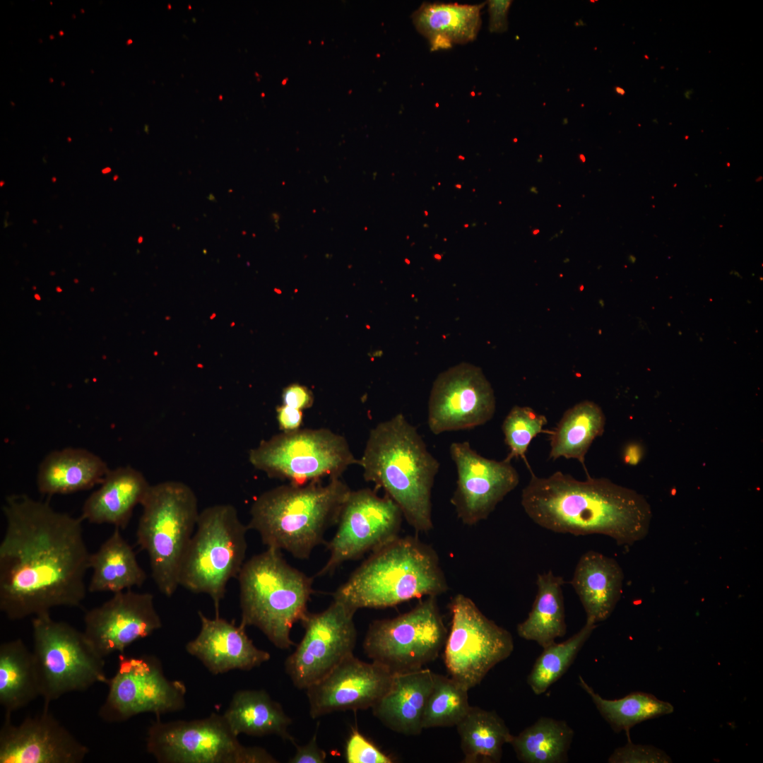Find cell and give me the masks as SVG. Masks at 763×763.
Here are the masks:
<instances>
[{
    "label": "cell",
    "mask_w": 763,
    "mask_h": 763,
    "mask_svg": "<svg viewBox=\"0 0 763 763\" xmlns=\"http://www.w3.org/2000/svg\"><path fill=\"white\" fill-rule=\"evenodd\" d=\"M6 531L0 543V610L11 620L78 607L86 595L90 569L82 519L26 495L3 506Z\"/></svg>",
    "instance_id": "1"
},
{
    "label": "cell",
    "mask_w": 763,
    "mask_h": 763,
    "mask_svg": "<svg viewBox=\"0 0 763 763\" xmlns=\"http://www.w3.org/2000/svg\"><path fill=\"white\" fill-rule=\"evenodd\" d=\"M531 478L521 504L528 516L547 530L574 536L600 534L631 545L648 534L652 517L646 499L604 478L579 480L557 471Z\"/></svg>",
    "instance_id": "2"
},
{
    "label": "cell",
    "mask_w": 763,
    "mask_h": 763,
    "mask_svg": "<svg viewBox=\"0 0 763 763\" xmlns=\"http://www.w3.org/2000/svg\"><path fill=\"white\" fill-rule=\"evenodd\" d=\"M359 465L365 480L385 491L415 531L433 528L431 494L439 463L402 413L371 430Z\"/></svg>",
    "instance_id": "3"
},
{
    "label": "cell",
    "mask_w": 763,
    "mask_h": 763,
    "mask_svg": "<svg viewBox=\"0 0 763 763\" xmlns=\"http://www.w3.org/2000/svg\"><path fill=\"white\" fill-rule=\"evenodd\" d=\"M351 490L341 478L305 485L288 483L261 494L250 509L249 529L259 533L267 548L308 558L337 523Z\"/></svg>",
    "instance_id": "4"
},
{
    "label": "cell",
    "mask_w": 763,
    "mask_h": 763,
    "mask_svg": "<svg viewBox=\"0 0 763 763\" xmlns=\"http://www.w3.org/2000/svg\"><path fill=\"white\" fill-rule=\"evenodd\" d=\"M448 590L438 556L417 538L397 537L372 554L334 593L356 611L384 608Z\"/></svg>",
    "instance_id": "5"
},
{
    "label": "cell",
    "mask_w": 763,
    "mask_h": 763,
    "mask_svg": "<svg viewBox=\"0 0 763 763\" xmlns=\"http://www.w3.org/2000/svg\"><path fill=\"white\" fill-rule=\"evenodd\" d=\"M237 579L240 625L257 627L278 649H290L293 625L308 613L312 578L290 565L280 550L267 548L244 563Z\"/></svg>",
    "instance_id": "6"
},
{
    "label": "cell",
    "mask_w": 763,
    "mask_h": 763,
    "mask_svg": "<svg viewBox=\"0 0 763 763\" xmlns=\"http://www.w3.org/2000/svg\"><path fill=\"white\" fill-rule=\"evenodd\" d=\"M141 506L137 544L148 554L158 590L170 597L179 586L182 562L199 515L198 499L188 485L168 480L151 485Z\"/></svg>",
    "instance_id": "7"
},
{
    "label": "cell",
    "mask_w": 763,
    "mask_h": 763,
    "mask_svg": "<svg viewBox=\"0 0 763 763\" xmlns=\"http://www.w3.org/2000/svg\"><path fill=\"white\" fill-rule=\"evenodd\" d=\"M247 525L230 504L208 507L199 512L196 530L184 556L179 586L212 599L215 617L232 578H237L244 563Z\"/></svg>",
    "instance_id": "8"
},
{
    "label": "cell",
    "mask_w": 763,
    "mask_h": 763,
    "mask_svg": "<svg viewBox=\"0 0 763 763\" xmlns=\"http://www.w3.org/2000/svg\"><path fill=\"white\" fill-rule=\"evenodd\" d=\"M32 628V653L44 706L65 694L108 683L105 658L83 632L53 620L49 613L34 616Z\"/></svg>",
    "instance_id": "9"
},
{
    "label": "cell",
    "mask_w": 763,
    "mask_h": 763,
    "mask_svg": "<svg viewBox=\"0 0 763 763\" xmlns=\"http://www.w3.org/2000/svg\"><path fill=\"white\" fill-rule=\"evenodd\" d=\"M249 461L268 477L295 485L341 478L359 465L345 437L326 428L281 432L252 449Z\"/></svg>",
    "instance_id": "10"
},
{
    "label": "cell",
    "mask_w": 763,
    "mask_h": 763,
    "mask_svg": "<svg viewBox=\"0 0 763 763\" xmlns=\"http://www.w3.org/2000/svg\"><path fill=\"white\" fill-rule=\"evenodd\" d=\"M146 750L160 763H276L266 750L242 745L223 715L149 726Z\"/></svg>",
    "instance_id": "11"
},
{
    "label": "cell",
    "mask_w": 763,
    "mask_h": 763,
    "mask_svg": "<svg viewBox=\"0 0 763 763\" xmlns=\"http://www.w3.org/2000/svg\"><path fill=\"white\" fill-rule=\"evenodd\" d=\"M447 633L436 596H427L412 610L369 626L366 655L393 673L414 670L437 658Z\"/></svg>",
    "instance_id": "12"
},
{
    "label": "cell",
    "mask_w": 763,
    "mask_h": 763,
    "mask_svg": "<svg viewBox=\"0 0 763 763\" xmlns=\"http://www.w3.org/2000/svg\"><path fill=\"white\" fill-rule=\"evenodd\" d=\"M449 609L451 622L444 646V663L451 678L470 690L511 654L513 637L465 595L453 597Z\"/></svg>",
    "instance_id": "13"
},
{
    "label": "cell",
    "mask_w": 763,
    "mask_h": 763,
    "mask_svg": "<svg viewBox=\"0 0 763 763\" xmlns=\"http://www.w3.org/2000/svg\"><path fill=\"white\" fill-rule=\"evenodd\" d=\"M107 685L108 694L98 711L107 723L123 722L148 712L160 718L185 707L184 683L167 679L153 656L119 653L117 670Z\"/></svg>",
    "instance_id": "14"
},
{
    "label": "cell",
    "mask_w": 763,
    "mask_h": 763,
    "mask_svg": "<svg viewBox=\"0 0 763 763\" xmlns=\"http://www.w3.org/2000/svg\"><path fill=\"white\" fill-rule=\"evenodd\" d=\"M355 612L333 599L326 610L308 613L301 621L303 637L285 662V671L297 688L307 689L353 653L357 641Z\"/></svg>",
    "instance_id": "15"
},
{
    "label": "cell",
    "mask_w": 763,
    "mask_h": 763,
    "mask_svg": "<svg viewBox=\"0 0 763 763\" xmlns=\"http://www.w3.org/2000/svg\"><path fill=\"white\" fill-rule=\"evenodd\" d=\"M403 517L388 495L379 497L369 488L351 490L328 545L329 558L317 576L329 574L344 562L374 552L398 537Z\"/></svg>",
    "instance_id": "16"
},
{
    "label": "cell",
    "mask_w": 763,
    "mask_h": 763,
    "mask_svg": "<svg viewBox=\"0 0 763 763\" xmlns=\"http://www.w3.org/2000/svg\"><path fill=\"white\" fill-rule=\"evenodd\" d=\"M495 408L494 391L482 369L461 362L435 379L428 402V426L436 435L473 428L490 420Z\"/></svg>",
    "instance_id": "17"
},
{
    "label": "cell",
    "mask_w": 763,
    "mask_h": 763,
    "mask_svg": "<svg viewBox=\"0 0 763 763\" xmlns=\"http://www.w3.org/2000/svg\"><path fill=\"white\" fill-rule=\"evenodd\" d=\"M457 471L456 490L451 498L458 518L473 526L486 519L519 483L511 461L489 459L474 451L468 442L450 446Z\"/></svg>",
    "instance_id": "18"
},
{
    "label": "cell",
    "mask_w": 763,
    "mask_h": 763,
    "mask_svg": "<svg viewBox=\"0 0 763 763\" xmlns=\"http://www.w3.org/2000/svg\"><path fill=\"white\" fill-rule=\"evenodd\" d=\"M83 631L102 658L119 652L162 627L153 596L131 589L114 593L101 605L85 613Z\"/></svg>",
    "instance_id": "19"
},
{
    "label": "cell",
    "mask_w": 763,
    "mask_h": 763,
    "mask_svg": "<svg viewBox=\"0 0 763 763\" xmlns=\"http://www.w3.org/2000/svg\"><path fill=\"white\" fill-rule=\"evenodd\" d=\"M5 714L0 730V763H81L89 749L44 706L35 716L13 725Z\"/></svg>",
    "instance_id": "20"
},
{
    "label": "cell",
    "mask_w": 763,
    "mask_h": 763,
    "mask_svg": "<svg viewBox=\"0 0 763 763\" xmlns=\"http://www.w3.org/2000/svg\"><path fill=\"white\" fill-rule=\"evenodd\" d=\"M393 674L377 662L348 656L306 689L310 716L372 709L389 689Z\"/></svg>",
    "instance_id": "21"
},
{
    "label": "cell",
    "mask_w": 763,
    "mask_h": 763,
    "mask_svg": "<svg viewBox=\"0 0 763 763\" xmlns=\"http://www.w3.org/2000/svg\"><path fill=\"white\" fill-rule=\"evenodd\" d=\"M201 629L197 637L185 646L213 675L232 670H250L268 661L271 655L257 648L249 638L245 627L225 619L207 617L198 612Z\"/></svg>",
    "instance_id": "22"
},
{
    "label": "cell",
    "mask_w": 763,
    "mask_h": 763,
    "mask_svg": "<svg viewBox=\"0 0 763 763\" xmlns=\"http://www.w3.org/2000/svg\"><path fill=\"white\" fill-rule=\"evenodd\" d=\"M433 682L434 673L428 668L394 673L389 689L372 708L373 714L396 733L419 735Z\"/></svg>",
    "instance_id": "23"
},
{
    "label": "cell",
    "mask_w": 763,
    "mask_h": 763,
    "mask_svg": "<svg viewBox=\"0 0 763 763\" xmlns=\"http://www.w3.org/2000/svg\"><path fill=\"white\" fill-rule=\"evenodd\" d=\"M150 486L141 472L129 466L110 470L100 487L85 501L81 519L124 529Z\"/></svg>",
    "instance_id": "24"
},
{
    "label": "cell",
    "mask_w": 763,
    "mask_h": 763,
    "mask_svg": "<svg viewBox=\"0 0 763 763\" xmlns=\"http://www.w3.org/2000/svg\"><path fill=\"white\" fill-rule=\"evenodd\" d=\"M623 580V570L614 558L594 550L580 557L571 585L582 604L586 620L597 624L611 615L620 599Z\"/></svg>",
    "instance_id": "25"
},
{
    "label": "cell",
    "mask_w": 763,
    "mask_h": 763,
    "mask_svg": "<svg viewBox=\"0 0 763 763\" xmlns=\"http://www.w3.org/2000/svg\"><path fill=\"white\" fill-rule=\"evenodd\" d=\"M97 454L83 448L67 447L49 453L40 463L36 483L46 495H66L100 485L110 471Z\"/></svg>",
    "instance_id": "26"
},
{
    "label": "cell",
    "mask_w": 763,
    "mask_h": 763,
    "mask_svg": "<svg viewBox=\"0 0 763 763\" xmlns=\"http://www.w3.org/2000/svg\"><path fill=\"white\" fill-rule=\"evenodd\" d=\"M485 4L425 2L413 12L412 20L418 32L428 40L431 50L446 49L476 38Z\"/></svg>",
    "instance_id": "27"
},
{
    "label": "cell",
    "mask_w": 763,
    "mask_h": 763,
    "mask_svg": "<svg viewBox=\"0 0 763 763\" xmlns=\"http://www.w3.org/2000/svg\"><path fill=\"white\" fill-rule=\"evenodd\" d=\"M93 573L88 587L91 593H113L141 586L147 575L139 565L132 547L115 527L111 536L90 555Z\"/></svg>",
    "instance_id": "28"
},
{
    "label": "cell",
    "mask_w": 763,
    "mask_h": 763,
    "mask_svg": "<svg viewBox=\"0 0 763 763\" xmlns=\"http://www.w3.org/2000/svg\"><path fill=\"white\" fill-rule=\"evenodd\" d=\"M223 715L237 736L242 733L252 736L276 735L291 743L294 740L288 732L291 718L265 690L237 691Z\"/></svg>",
    "instance_id": "29"
},
{
    "label": "cell",
    "mask_w": 763,
    "mask_h": 763,
    "mask_svg": "<svg viewBox=\"0 0 763 763\" xmlns=\"http://www.w3.org/2000/svg\"><path fill=\"white\" fill-rule=\"evenodd\" d=\"M563 578L552 571L538 574L537 593L528 617L516 627L518 635L543 649L567 632Z\"/></svg>",
    "instance_id": "30"
},
{
    "label": "cell",
    "mask_w": 763,
    "mask_h": 763,
    "mask_svg": "<svg viewBox=\"0 0 763 763\" xmlns=\"http://www.w3.org/2000/svg\"><path fill=\"white\" fill-rule=\"evenodd\" d=\"M605 417L601 407L591 401H584L569 408L551 431L549 458L574 459L583 466L588 475L585 457L593 440L602 435Z\"/></svg>",
    "instance_id": "31"
},
{
    "label": "cell",
    "mask_w": 763,
    "mask_h": 763,
    "mask_svg": "<svg viewBox=\"0 0 763 763\" xmlns=\"http://www.w3.org/2000/svg\"><path fill=\"white\" fill-rule=\"evenodd\" d=\"M40 696L32 651L20 639L0 645V704L11 714Z\"/></svg>",
    "instance_id": "32"
},
{
    "label": "cell",
    "mask_w": 763,
    "mask_h": 763,
    "mask_svg": "<svg viewBox=\"0 0 763 763\" xmlns=\"http://www.w3.org/2000/svg\"><path fill=\"white\" fill-rule=\"evenodd\" d=\"M461 740L463 763H499L504 744L513 735L495 711L471 706L456 726Z\"/></svg>",
    "instance_id": "33"
},
{
    "label": "cell",
    "mask_w": 763,
    "mask_h": 763,
    "mask_svg": "<svg viewBox=\"0 0 763 763\" xmlns=\"http://www.w3.org/2000/svg\"><path fill=\"white\" fill-rule=\"evenodd\" d=\"M574 732L564 720L541 716L509 744L524 763H563L568 761Z\"/></svg>",
    "instance_id": "34"
},
{
    "label": "cell",
    "mask_w": 763,
    "mask_h": 763,
    "mask_svg": "<svg viewBox=\"0 0 763 763\" xmlns=\"http://www.w3.org/2000/svg\"><path fill=\"white\" fill-rule=\"evenodd\" d=\"M579 684L614 732L625 731L627 740L630 739V729L635 725L670 714L674 711L671 704L649 693L634 692L620 699H606L596 692L581 675L579 676Z\"/></svg>",
    "instance_id": "35"
},
{
    "label": "cell",
    "mask_w": 763,
    "mask_h": 763,
    "mask_svg": "<svg viewBox=\"0 0 763 763\" xmlns=\"http://www.w3.org/2000/svg\"><path fill=\"white\" fill-rule=\"evenodd\" d=\"M596 627L597 624L586 620L581 629L566 641H555L543 648L526 679L534 694L545 692L567 671Z\"/></svg>",
    "instance_id": "36"
},
{
    "label": "cell",
    "mask_w": 763,
    "mask_h": 763,
    "mask_svg": "<svg viewBox=\"0 0 763 763\" xmlns=\"http://www.w3.org/2000/svg\"><path fill=\"white\" fill-rule=\"evenodd\" d=\"M468 690L452 678L434 673L433 687L423 713V729L456 726L471 707Z\"/></svg>",
    "instance_id": "37"
},
{
    "label": "cell",
    "mask_w": 763,
    "mask_h": 763,
    "mask_svg": "<svg viewBox=\"0 0 763 763\" xmlns=\"http://www.w3.org/2000/svg\"><path fill=\"white\" fill-rule=\"evenodd\" d=\"M548 420L544 415L528 406H514L505 417L502 429L504 442L509 449L505 459H526V453L533 439L545 432L543 427Z\"/></svg>",
    "instance_id": "38"
},
{
    "label": "cell",
    "mask_w": 763,
    "mask_h": 763,
    "mask_svg": "<svg viewBox=\"0 0 763 763\" xmlns=\"http://www.w3.org/2000/svg\"><path fill=\"white\" fill-rule=\"evenodd\" d=\"M610 763H668L670 757L663 750L651 745L634 744L631 739L618 747L609 757Z\"/></svg>",
    "instance_id": "39"
},
{
    "label": "cell",
    "mask_w": 763,
    "mask_h": 763,
    "mask_svg": "<svg viewBox=\"0 0 763 763\" xmlns=\"http://www.w3.org/2000/svg\"><path fill=\"white\" fill-rule=\"evenodd\" d=\"M348 763H391L393 759L353 729L345 746Z\"/></svg>",
    "instance_id": "40"
},
{
    "label": "cell",
    "mask_w": 763,
    "mask_h": 763,
    "mask_svg": "<svg viewBox=\"0 0 763 763\" xmlns=\"http://www.w3.org/2000/svg\"><path fill=\"white\" fill-rule=\"evenodd\" d=\"M314 396L310 389L299 384H291L282 392V404L301 410L310 408Z\"/></svg>",
    "instance_id": "41"
},
{
    "label": "cell",
    "mask_w": 763,
    "mask_h": 763,
    "mask_svg": "<svg viewBox=\"0 0 763 763\" xmlns=\"http://www.w3.org/2000/svg\"><path fill=\"white\" fill-rule=\"evenodd\" d=\"M317 735V733L316 731L309 743L303 746L297 745L295 740H293L292 743L296 747V752L288 762L290 763L325 762L326 753L318 746Z\"/></svg>",
    "instance_id": "42"
},
{
    "label": "cell",
    "mask_w": 763,
    "mask_h": 763,
    "mask_svg": "<svg viewBox=\"0 0 763 763\" xmlns=\"http://www.w3.org/2000/svg\"><path fill=\"white\" fill-rule=\"evenodd\" d=\"M511 1H488L489 30L491 32H505L508 27L507 14Z\"/></svg>",
    "instance_id": "43"
},
{
    "label": "cell",
    "mask_w": 763,
    "mask_h": 763,
    "mask_svg": "<svg viewBox=\"0 0 763 763\" xmlns=\"http://www.w3.org/2000/svg\"><path fill=\"white\" fill-rule=\"evenodd\" d=\"M276 418L282 432H290L300 429L302 423V410L281 404L276 408Z\"/></svg>",
    "instance_id": "44"
},
{
    "label": "cell",
    "mask_w": 763,
    "mask_h": 763,
    "mask_svg": "<svg viewBox=\"0 0 763 763\" xmlns=\"http://www.w3.org/2000/svg\"><path fill=\"white\" fill-rule=\"evenodd\" d=\"M639 449L634 444L627 446L625 451V461L629 464H637L640 459Z\"/></svg>",
    "instance_id": "45"
},
{
    "label": "cell",
    "mask_w": 763,
    "mask_h": 763,
    "mask_svg": "<svg viewBox=\"0 0 763 763\" xmlns=\"http://www.w3.org/2000/svg\"><path fill=\"white\" fill-rule=\"evenodd\" d=\"M615 90L618 94H620V95H624L625 94V90L622 88L616 87Z\"/></svg>",
    "instance_id": "46"
},
{
    "label": "cell",
    "mask_w": 763,
    "mask_h": 763,
    "mask_svg": "<svg viewBox=\"0 0 763 763\" xmlns=\"http://www.w3.org/2000/svg\"><path fill=\"white\" fill-rule=\"evenodd\" d=\"M111 172V168H110V167H105V168H104V169H102V172L103 174H107V173H108V172Z\"/></svg>",
    "instance_id": "47"
},
{
    "label": "cell",
    "mask_w": 763,
    "mask_h": 763,
    "mask_svg": "<svg viewBox=\"0 0 763 763\" xmlns=\"http://www.w3.org/2000/svg\"><path fill=\"white\" fill-rule=\"evenodd\" d=\"M132 42H133V40H131V39H129V40H127V41H126V45H130V44H131Z\"/></svg>",
    "instance_id": "48"
},
{
    "label": "cell",
    "mask_w": 763,
    "mask_h": 763,
    "mask_svg": "<svg viewBox=\"0 0 763 763\" xmlns=\"http://www.w3.org/2000/svg\"><path fill=\"white\" fill-rule=\"evenodd\" d=\"M117 178H118V175H114V177H113V180L116 181L117 179Z\"/></svg>",
    "instance_id": "49"
},
{
    "label": "cell",
    "mask_w": 763,
    "mask_h": 763,
    "mask_svg": "<svg viewBox=\"0 0 763 763\" xmlns=\"http://www.w3.org/2000/svg\"><path fill=\"white\" fill-rule=\"evenodd\" d=\"M580 157L582 158V161L584 162V160H585L584 156L583 155H581Z\"/></svg>",
    "instance_id": "50"
},
{
    "label": "cell",
    "mask_w": 763,
    "mask_h": 763,
    "mask_svg": "<svg viewBox=\"0 0 763 763\" xmlns=\"http://www.w3.org/2000/svg\"><path fill=\"white\" fill-rule=\"evenodd\" d=\"M59 34H60L61 35H64V32H62V30H60V31H59Z\"/></svg>",
    "instance_id": "51"
},
{
    "label": "cell",
    "mask_w": 763,
    "mask_h": 763,
    "mask_svg": "<svg viewBox=\"0 0 763 763\" xmlns=\"http://www.w3.org/2000/svg\"><path fill=\"white\" fill-rule=\"evenodd\" d=\"M49 38H50V39H53V38H54V36H53L52 35H51L49 36Z\"/></svg>",
    "instance_id": "52"
},
{
    "label": "cell",
    "mask_w": 763,
    "mask_h": 763,
    "mask_svg": "<svg viewBox=\"0 0 763 763\" xmlns=\"http://www.w3.org/2000/svg\"><path fill=\"white\" fill-rule=\"evenodd\" d=\"M219 98H220V100H222V99H223V96H222V95H220V96H219Z\"/></svg>",
    "instance_id": "53"
},
{
    "label": "cell",
    "mask_w": 763,
    "mask_h": 763,
    "mask_svg": "<svg viewBox=\"0 0 763 763\" xmlns=\"http://www.w3.org/2000/svg\"><path fill=\"white\" fill-rule=\"evenodd\" d=\"M52 181H53V182H55V181H56V178H55V177H53V178H52Z\"/></svg>",
    "instance_id": "54"
},
{
    "label": "cell",
    "mask_w": 763,
    "mask_h": 763,
    "mask_svg": "<svg viewBox=\"0 0 763 763\" xmlns=\"http://www.w3.org/2000/svg\"><path fill=\"white\" fill-rule=\"evenodd\" d=\"M35 297H36V298L37 297V298H38V300H40V297H39V296H38L37 295H35Z\"/></svg>",
    "instance_id": "55"
},
{
    "label": "cell",
    "mask_w": 763,
    "mask_h": 763,
    "mask_svg": "<svg viewBox=\"0 0 763 763\" xmlns=\"http://www.w3.org/2000/svg\"><path fill=\"white\" fill-rule=\"evenodd\" d=\"M168 8H169V9H170V8H171L170 4H168Z\"/></svg>",
    "instance_id": "56"
},
{
    "label": "cell",
    "mask_w": 763,
    "mask_h": 763,
    "mask_svg": "<svg viewBox=\"0 0 763 763\" xmlns=\"http://www.w3.org/2000/svg\"><path fill=\"white\" fill-rule=\"evenodd\" d=\"M68 141H71V138H70L69 137V138H68Z\"/></svg>",
    "instance_id": "57"
},
{
    "label": "cell",
    "mask_w": 763,
    "mask_h": 763,
    "mask_svg": "<svg viewBox=\"0 0 763 763\" xmlns=\"http://www.w3.org/2000/svg\"><path fill=\"white\" fill-rule=\"evenodd\" d=\"M81 11L82 13H84V11H83V9H81Z\"/></svg>",
    "instance_id": "58"
},
{
    "label": "cell",
    "mask_w": 763,
    "mask_h": 763,
    "mask_svg": "<svg viewBox=\"0 0 763 763\" xmlns=\"http://www.w3.org/2000/svg\"><path fill=\"white\" fill-rule=\"evenodd\" d=\"M191 6H189V9H191Z\"/></svg>",
    "instance_id": "59"
}]
</instances>
